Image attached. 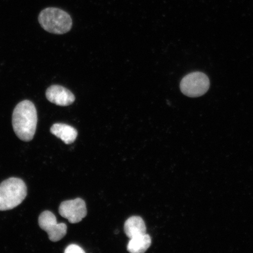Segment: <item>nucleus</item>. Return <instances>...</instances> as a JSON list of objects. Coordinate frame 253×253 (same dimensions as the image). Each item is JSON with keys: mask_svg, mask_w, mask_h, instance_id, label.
I'll list each match as a JSON object with an SVG mask.
<instances>
[{"mask_svg": "<svg viewBox=\"0 0 253 253\" xmlns=\"http://www.w3.org/2000/svg\"><path fill=\"white\" fill-rule=\"evenodd\" d=\"M65 253H84V251L80 246L77 245H71L66 248Z\"/></svg>", "mask_w": 253, "mask_h": 253, "instance_id": "9b49d317", "label": "nucleus"}, {"mask_svg": "<svg viewBox=\"0 0 253 253\" xmlns=\"http://www.w3.org/2000/svg\"><path fill=\"white\" fill-rule=\"evenodd\" d=\"M125 232L129 239L146 234V226L140 216H131L126 221Z\"/></svg>", "mask_w": 253, "mask_h": 253, "instance_id": "1a4fd4ad", "label": "nucleus"}, {"mask_svg": "<svg viewBox=\"0 0 253 253\" xmlns=\"http://www.w3.org/2000/svg\"><path fill=\"white\" fill-rule=\"evenodd\" d=\"M39 23L50 33L61 35L71 30L72 20L70 15L61 9L47 8L40 12Z\"/></svg>", "mask_w": 253, "mask_h": 253, "instance_id": "7ed1b4c3", "label": "nucleus"}, {"mask_svg": "<svg viewBox=\"0 0 253 253\" xmlns=\"http://www.w3.org/2000/svg\"><path fill=\"white\" fill-rule=\"evenodd\" d=\"M27 188L23 180L10 178L0 184V211L12 210L23 202Z\"/></svg>", "mask_w": 253, "mask_h": 253, "instance_id": "f03ea898", "label": "nucleus"}, {"mask_svg": "<svg viewBox=\"0 0 253 253\" xmlns=\"http://www.w3.org/2000/svg\"><path fill=\"white\" fill-rule=\"evenodd\" d=\"M41 229L45 231L50 241L58 242L67 233V226L65 223H58L55 214L48 211H43L39 219Z\"/></svg>", "mask_w": 253, "mask_h": 253, "instance_id": "39448f33", "label": "nucleus"}, {"mask_svg": "<svg viewBox=\"0 0 253 253\" xmlns=\"http://www.w3.org/2000/svg\"><path fill=\"white\" fill-rule=\"evenodd\" d=\"M38 122L37 112L34 103L24 100L18 103L12 114L14 131L22 141H30L36 134Z\"/></svg>", "mask_w": 253, "mask_h": 253, "instance_id": "f257e3e1", "label": "nucleus"}, {"mask_svg": "<svg viewBox=\"0 0 253 253\" xmlns=\"http://www.w3.org/2000/svg\"><path fill=\"white\" fill-rule=\"evenodd\" d=\"M59 213L61 216L67 219L69 223H77L86 216V205L81 198L63 201L60 205Z\"/></svg>", "mask_w": 253, "mask_h": 253, "instance_id": "423d86ee", "label": "nucleus"}, {"mask_svg": "<svg viewBox=\"0 0 253 253\" xmlns=\"http://www.w3.org/2000/svg\"><path fill=\"white\" fill-rule=\"evenodd\" d=\"M210 87V79L201 72H194L182 79L180 88L183 94L190 97H197L207 92Z\"/></svg>", "mask_w": 253, "mask_h": 253, "instance_id": "20e7f679", "label": "nucleus"}, {"mask_svg": "<svg viewBox=\"0 0 253 253\" xmlns=\"http://www.w3.org/2000/svg\"><path fill=\"white\" fill-rule=\"evenodd\" d=\"M47 99L56 105L68 106L75 102V97L70 90L59 85H52L46 91Z\"/></svg>", "mask_w": 253, "mask_h": 253, "instance_id": "0eeeda50", "label": "nucleus"}, {"mask_svg": "<svg viewBox=\"0 0 253 253\" xmlns=\"http://www.w3.org/2000/svg\"><path fill=\"white\" fill-rule=\"evenodd\" d=\"M151 245V237L148 234L130 239L126 249L131 253H142L146 252Z\"/></svg>", "mask_w": 253, "mask_h": 253, "instance_id": "9d476101", "label": "nucleus"}, {"mask_svg": "<svg viewBox=\"0 0 253 253\" xmlns=\"http://www.w3.org/2000/svg\"><path fill=\"white\" fill-rule=\"evenodd\" d=\"M50 132L61 139L66 144H71L74 142L78 134L77 129L73 126L62 123L53 125L50 128Z\"/></svg>", "mask_w": 253, "mask_h": 253, "instance_id": "6e6552de", "label": "nucleus"}]
</instances>
